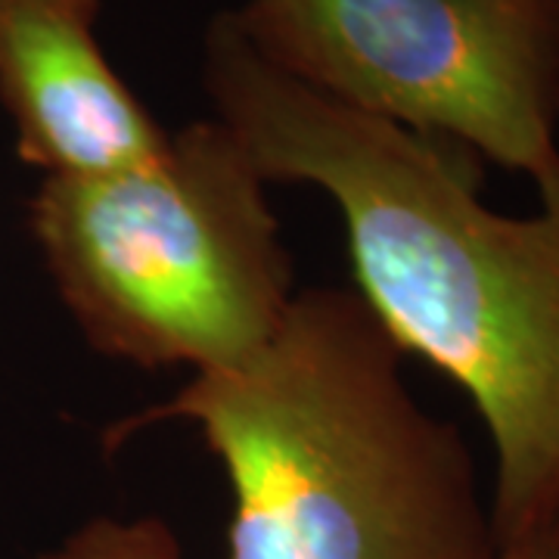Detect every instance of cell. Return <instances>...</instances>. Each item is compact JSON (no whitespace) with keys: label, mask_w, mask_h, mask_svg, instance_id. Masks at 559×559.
<instances>
[{"label":"cell","mask_w":559,"mask_h":559,"mask_svg":"<svg viewBox=\"0 0 559 559\" xmlns=\"http://www.w3.org/2000/svg\"><path fill=\"white\" fill-rule=\"evenodd\" d=\"M215 119L264 180L340 205L358 296L407 355L476 404L495 448L498 550L559 516V227L485 205L439 138L360 112L267 62L234 13L205 28Z\"/></svg>","instance_id":"1"},{"label":"cell","mask_w":559,"mask_h":559,"mask_svg":"<svg viewBox=\"0 0 559 559\" xmlns=\"http://www.w3.org/2000/svg\"><path fill=\"white\" fill-rule=\"evenodd\" d=\"M358 293L293 296L271 340L106 426L197 423L234 495L224 559H500L466 439L419 407Z\"/></svg>","instance_id":"2"},{"label":"cell","mask_w":559,"mask_h":559,"mask_svg":"<svg viewBox=\"0 0 559 559\" xmlns=\"http://www.w3.org/2000/svg\"><path fill=\"white\" fill-rule=\"evenodd\" d=\"M264 183L218 119L193 121L140 168L44 178L28 227L91 348L205 373L259 352L293 301Z\"/></svg>","instance_id":"3"},{"label":"cell","mask_w":559,"mask_h":559,"mask_svg":"<svg viewBox=\"0 0 559 559\" xmlns=\"http://www.w3.org/2000/svg\"><path fill=\"white\" fill-rule=\"evenodd\" d=\"M267 62L522 171L559 227V0H246Z\"/></svg>","instance_id":"4"},{"label":"cell","mask_w":559,"mask_h":559,"mask_svg":"<svg viewBox=\"0 0 559 559\" xmlns=\"http://www.w3.org/2000/svg\"><path fill=\"white\" fill-rule=\"evenodd\" d=\"M97 13L100 0H0V103L47 178L119 175L171 140L106 60Z\"/></svg>","instance_id":"5"},{"label":"cell","mask_w":559,"mask_h":559,"mask_svg":"<svg viewBox=\"0 0 559 559\" xmlns=\"http://www.w3.org/2000/svg\"><path fill=\"white\" fill-rule=\"evenodd\" d=\"M40 559H183L162 520H94Z\"/></svg>","instance_id":"6"},{"label":"cell","mask_w":559,"mask_h":559,"mask_svg":"<svg viewBox=\"0 0 559 559\" xmlns=\"http://www.w3.org/2000/svg\"><path fill=\"white\" fill-rule=\"evenodd\" d=\"M500 559H559V538L557 528L550 525L547 532H540L535 538L522 540L516 547L503 550Z\"/></svg>","instance_id":"7"},{"label":"cell","mask_w":559,"mask_h":559,"mask_svg":"<svg viewBox=\"0 0 559 559\" xmlns=\"http://www.w3.org/2000/svg\"><path fill=\"white\" fill-rule=\"evenodd\" d=\"M554 528H557V538H559V516H557V522H554Z\"/></svg>","instance_id":"8"},{"label":"cell","mask_w":559,"mask_h":559,"mask_svg":"<svg viewBox=\"0 0 559 559\" xmlns=\"http://www.w3.org/2000/svg\"><path fill=\"white\" fill-rule=\"evenodd\" d=\"M557 131H559V109H557Z\"/></svg>","instance_id":"9"}]
</instances>
